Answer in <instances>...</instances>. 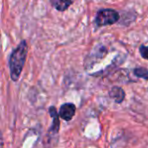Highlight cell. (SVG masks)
Returning a JSON list of instances; mask_svg holds the SVG:
<instances>
[{"label":"cell","mask_w":148,"mask_h":148,"mask_svg":"<svg viewBox=\"0 0 148 148\" xmlns=\"http://www.w3.org/2000/svg\"><path fill=\"white\" fill-rule=\"evenodd\" d=\"M140 54L142 56V58L148 60V46L141 45L140 47Z\"/></svg>","instance_id":"8"},{"label":"cell","mask_w":148,"mask_h":148,"mask_svg":"<svg viewBox=\"0 0 148 148\" xmlns=\"http://www.w3.org/2000/svg\"><path fill=\"white\" fill-rule=\"evenodd\" d=\"M75 114V106L73 103H65L62 105L59 111V116L66 121H69L70 120H72Z\"/></svg>","instance_id":"3"},{"label":"cell","mask_w":148,"mask_h":148,"mask_svg":"<svg viewBox=\"0 0 148 148\" xmlns=\"http://www.w3.org/2000/svg\"><path fill=\"white\" fill-rule=\"evenodd\" d=\"M109 95L112 99L114 100L115 102L117 103H121L124 101L125 99V92L124 90L120 88V87H114L111 88L110 92H109Z\"/></svg>","instance_id":"4"},{"label":"cell","mask_w":148,"mask_h":148,"mask_svg":"<svg viewBox=\"0 0 148 148\" xmlns=\"http://www.w3.org/2000/svg\"><path fill=\"white\" fill-rule=\"evenodd\" d=\"M134 74L139 78H143L145 80H148V69H145V68H136V69H134Z\"/></svg>","instance_id":"7"},{"label":"cell","mask_w":148,"mask_h":148,"mask_svg":"<svg viewBox=\"0 0 148 148\" xmlns=\"http://www.w3.org/2000/svg\"><path fill=\"white\" fill-rule=\"evenodd\" d=\"M49 114H51V117L53 118V123L51 126V129L49 130V133H53V134H56L59 131V127H60L59 117L56 113V109L54 107H51L49 108Z\"/></svg>","instance_id":"6"},{"label":"cell","mask_w":148,"mask_h":148,"mask_svg":"<svg viewBox=\"0 0 148 148\" xmlns=\"http://www.w3.org/2000/svg\"><path fill=\"white\" fill-rule=\"evenodd\" d=\"M28 53V45L26 41L23 40L18 46L12 51L9 59L10 73L13 82L18 81L23 66L26 62Z\"/></svg>","instance_id":"1"},{"label":"cell","mask_w":148,"mask_h":148,"mask_svg":"<svg viewBox=\"0 0 148 148\" xmlns=\"http://www.w3.org/2000/svg\"><path fill=\"white\" fill-rule=\"evenodd\" d=\"M51 5L58 11H65L72 4V0H50Z\"/></svg>","instance_id":"5"},{"label":"cell","mask_w":148,"mask_h":148,"mask_svg":"<svg viewBox=\"0 0 148 148\" xmlns=\"http://www.w3.org/2000/svg\"><path fill=\"white\" fill-rule=\"evenodd\" d=\"M120 20V14L113 9H101L97 12L95 23L98 27L116 23Z\"/></svg>","instance_id":"2"}]
</instances>
